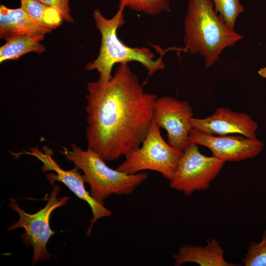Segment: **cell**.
<instances>
[{"mask_svg":"<svg viewBox=\"0 0 266 266\" xmlns=\"http://www.w3.org/2000/svg\"><path fill=\"white\" fill-rule=\"evenodd\" d=\"M53 154L52 150L47 146H43L42 150L34 146L29 149V151L14 154L16 157L22 155H29L36 157L43 164L41 168L43 172L48 171L54 172L47 174L45 176L52 185L55 181L62 182L78 198L87 202L93 214L91 224L86 232L88 236L91 233L94 224L99 219L110 217L112 213L103 204L98 202L86 190L83 175L80 174L78 169L76 167L70 170L62 168L53 158Z\"/></svg>","mask_w":266,"mask_h":266,"instance_id":"obj_8","label":"cell"},{"mask_svg":"<svg viewBox=\"0 0 266 266\" xmlns=\"http://www.w3.org/2000/svg\"><path fill=\"white\" fill-rule=\"evenodd\" d=\"M192 129L209 134L225 135L238 133L250 138H257L258 125L252 117L236 112L228 107H221L204 118L191 119Z\"/></svg>","mask_w":266,"mask_h":266,"instance_id":"obj_11","label":"cell"},{"mask_svg":"<svg viewBox=\"0 0 266 266\" xmlns=\"http://www.w3.org/2000/svg\"><path fill=\"white\" fill-rule=\"evenodd\" d=\"M119 7H128L145 14L155 16L170 10L168 0H119Z\"/></svg>","mask_w":266,"mask_h":266,"instance_id":"obj_16","label":"cell"},{"mask_svg":"<svg viewBox=\"0 0 266 266\" xmlns=\"http://www.w3.org/2000/svg\"><path fill=\"white\" fill-rule=\"evenodd\" d=\"M242 263L245 266H266V231L263 233L260 243L250 244Z\"/></svg>","mask_w":266,"mask_h":266,"instance_id":"obj_18","label":"cell"},{"mask_svg":"<svg viewBox=\"0 0 266 266\" xmlns=\"http://www.w3.org/2000/svg\"><path fill=\"white\" fill-rule=\"evenodd\" d=\"M258 73L260 76L266 79V66L260 68Z\"/></svg>","mask_w":266,"mask_h":266,"instance_id":"obj_20","label":"cell"},{"mask_svg":"<svg viewBox=\"0 0 266 266\" xmlns=\"http://www.w3.org/2000/svg\"><path fill=\"white\" fill-rule=\"evenodd\" d=\"M124 9L119 7L117 12L110 19L105 18L98 9H95L93 14L96 26L101 35L100 45L97 58L88 62L85 69L97 70L99 74L98 80L101 82H107L112 78V69L116 64L133 61L137 62L146 67L148 73L147 81L155 72L165 69L163 56L167 51H180V48L177 47L164 50L159 49L160 56L155 60V55L148 48L131 47L124 44L117 35L118 29L125 23Z\"/></svg>","mask_w":266,"mask_h":266,"instance_id":"obj_3","label":"cell"},{"mask_svg":"<svg viewBox=\"0 0 266 266\" xmlns=\"http://www.w3.org/2000/svg\"><path fill=\"white\" fill-rule=\"evenodd\" d=\"M204 247L193 245H183L173 256L174 265L180 266L187 263H194L201 266H233L224 257V249L213 238L207 240Z\"/></svg>","mask_w":266,"mask_h":266,"instance_id":"obj_13","label":"cell"},{"mask_svg":"<svg viewBox=\"0 0 266 266\" xmlns=\"http://www.w3.org/2000/svg\"><path fill=\"white\" fill-rule=\"evenodd\" d=\"M214 9L222 17L227 25L234 30L238 16L244 11L239 0H212Z\"/></svg>","mask_w":266,"mask_h":266,"instance_id":"obj_17","label":"cell"},{"mask_svg":"<svg viewBox=\"0 0 266 266\" xmlns=\"http://www.w3.org/2000/svg\"><path fill=\"white\" fill-rule=\"evenodd\" d=\"M71 149L63 147L59 150L66 159L72 162L83 171L85 182L89 184L91 195L99 203L111 195H128L148 177L146 172L127 174L108 166L97 154L87 148L70 144Z\"/></svg>","mask_w":266,"mask_h":266,"instance_id":"obj_4","label":"cell"},{"mask_svg":"<svg viewBox=\"0 0 266 266\" xmlns=\"http://www.w3.org/2000/svg\"><path fill=\"white\" fill-rule=\"evenodd\" d=\"M143 86L128 63L119 64L109 81L88 83L86 139L103 161L125 156L145 139L158 98Z\"/></svg>","mask_w":266,"mask_h":266,"instance_id":"obj_1","label":"cell"},{"mask_svg":"<svg viewBox=\"0 0 266 266\" xmlns=\"http://www.w3.org/2000/svg\"><path fill=\"white\" fill-rule=\"evenodd\" d=\"M184 27L185 52L199 53L206 68L219 60L225 48L243 38L215 11L212 0H189Z\"/></svg>","mask_w":266,"mask_h":266,"instance_id":"obj_2","label":"cell"},{"mask_svg":"<svg viewBox=\"0 0 266 266\" xmlns=\"http://www.w3.org/2000/svg\"><path fill=\"white\" fill-rule=\"evenodd\" d=\"M44 38V35H19L10 38L0 47V63L8 60H17L30 52L38 54L44 52L45 47L40 43Z\"/></svg>","mask_w":266,"mask_h":266,"instance_id":"obj_14","label":"cell"},{"mask_svg":"<svg viewBox=\"0 0 266 266\" xmlns=\"http://www.w3.org/2000/svg\"><path fill=\"white\" fill-rule=\"evenodd\" d=\"M22 0H20V1H21Z\"/></svg>","mask_w":266,"mask_h":266,"instance_id":"obj_21","label":"cell"},{"mask_svg":"<svg viewBox=\"0 0 266 266\" xmlns=\"http://www.w3.org/2000/svg\"><path fill=\"white\" fill-rule=\"evenodd\" d=\"M21 7L35 20L53 30L61 25L64 20L57 8L36 0H22Z\"/></svg>","mask_w":266,"mask_h":266,"instance_id":"obj_15","label":"cell"},{"mask_svg":"<svg viewBox=\"0 0 266 266\" xmlns=\"http://www.w3.org/2000/svg\"><path fill=\"white\" fill-rule=\"evenodd\" d=\"M53 29L30 16L21 7L0 6V38L6 41L19 35L36 36L50 33Z\"/></svg>","mask_w":266,"mask_h":266,"instance_id":"obj_12","label":"cell"},{"mask_svg":"<svg viewBox=\"0 0 266 266\" xmlns=\"http://www.w3.org/2000/svg\"><path fill=\"white\" fill-rule=\"evenodd\" d=\"M194 112L189 103L170 96L157 98L153 120L167 132V142L184 151L189 144Z\"/></svg>","mask_w":266,"mask_h":266,"instance_id":"obj_9","label":"cell"},{"mask_svg":"<svg viewBox=\"0 0 266 266\" xmlns=\"http://www.w3.org/2000/svg\"><path fill=\"white\" fill-rule=\"evenodd\" d=\"M226 162L214 156L202 154L198 145L189 143L180 159L169 186L187 196L206 190L219 174Z\"/></svg>","mask_w":266,"mask_h":266,"instance_id":"obj_7","label":"cell"},{"mask_svg":"<svg viewBox=\"0 0 266 266\" xmlns=\"http://www.w3.org/2000/svg\"><path fill=\"white\" fill-rule=\"evenodd\" d=\"M60 190V186L55 185L46 205L33 214L24 211L16 200L10 199L8 206L17 213L19 218L6 230L11 231L20 228L25 229V232L21 234V239L26 246L33 248V266L45 260L50 261L53 256L48 252L46 247L48 240L55 233L50 226V216L54 210L65 205L70 199L67 196L58 198Z\"/></svg>","mask_w":266,"mask_h":266,"instance_id":"obj_6","label":"cell"},{"mask_svg":"<svg viewBox=\"0 0 266 266\" xmlns=\"http://www.w3.org/2000/svg\"><path fill=\"white\" fill-rule=\"evenodd\" d=\"M160 127L152 120L147 134L140 147L125 156V160L116 169L127 174L143 170L161 173L170 181L174 176L183 151L166 142Z\"/></svg>","mask_w":266,"mask_h":266,"instance_id":"obj_5","label":"cell"},{"mask_svg":"<svg viewBox=\"0 0 266 266\" xmlns=\"http://www.w3.org/2000/svg\"><path fill=\"white\" fill-rule=\"evenodd\" d=\"M189 142L207 147L213 156L225 162H239L255 158L264 146L257 138L243 135L214 136L193 129L189 133Z\"/></svg>","mask_w":266,"mask_h":266,"instance_id":"obj_10","label":"cell"},{"mask_svg":"<svg viewBox=\"0 0 266 266\" xmlns=\"http://www.w3.org/2000/svg\"><path fill=\"white\" fill-rule=\"evenodd\" d=\"M41 3L57 8L60 12L64 20L73 23L74 20L70 14L69 0H36Z\"/></svg>","mask_w":266,"mask_h":266,"instance_id":"obj_19","label":"cell"}]
</instances>
